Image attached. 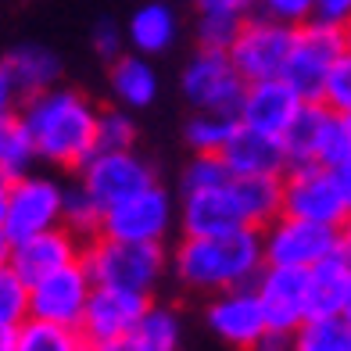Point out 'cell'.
I'll return each mask as SVG.
<instances>
[{
    "label": "cell",
    "instance_id": "cell-35",
    "mask_svg": "<svg viewBox=\"0 0 351 351\" xmlns=\"http://www.w3.org/2000/svg\"><path fill=\"white\" fill-rule=\"evenodd\" d=\"M323 104L337 115L351 119V47L341 54V61L333 65V72L326 75V86H323Z\"/></svg>",
    "mask_w": 351,
    "mask_h": 351
},
{
    "label": "cell",
    "instance_id": "cell-36",
    "mask_svg": "<svg viewBox=\"0 0 351 351\" xmlns=\"http://www.w3.org/2000/svg\"><path fill=\"white\" fill-rule=\"evenodd\" d=\"M90 47H93V54H97L104 65H111L115 58L125 54V29H119V22H111V19H101L97 25L90 29Z\"/></svg>",
    "mask_w": 351,
    "mask_h": 351
},
{
    "label": "cell",
    "instance_id": "cell-21",
    "mask_svg": "<svg viewBox=\"0 0 351 351\" xmlns=\"http://www.w3.org/2000/svg\"><path fill=\"white\" fill-rule=\"evenodd\" d=\"M180 40V14L162 0H151V4H140L130 22H125V43L130 51L143 54V58H158L176 47Z\"/></svg>",
    "mask_w": 351,
    "mask_h": 351
},
{
    "label": "cell",
    "instance_id": "cell-22",
    "mask_svg": "<svg viewBox=\"0 0 351 351\" xmlns=\"http://www.w3.org/2000/svg\"><path fill=\"white\" fill-rule=\"evenodd\" d=\"M4 65L14 79V86H19L22 101L33 97V93H43L61 83V75H65V61H61L51 47L43 43H19L11 47L4 54Z\"/></svg>",
    "mask_w": 351,
    "mask_h": 351
},
{
    "label": "cell",
    "instance_id": "cell-24",
    "mask_svg": "<svg viewBox=\"0 0 351 351\" xmlns=\"http://www.w3.org/2000/svg\"><path fill=\"white\" fill-rule=\"evenodd\" d=\"M348 273H351V265L344 262V254H333V258L308 269V319L341 315L344 291H348Z\"/></svg>",
    "mask_w": 351,
    "mask_h": 351
},
{
    "label": "cell",
    "instance_id": "cell-27",
    "mask_svg": "<svg viewBox=\"0 0 351 351\" xmlns=\"http://www.w3.org/2000/svg\"><path fill=\"white\" fill-rule=\"evenodd\" d=\"M14 351H90V337L79 326H54L29 319L19 326Z\"/></svg>",
    "mask_w": 351,
    "mask_h": 351
},
{
    "label": "cell",
    "instance_id": "cell-46",
    "mask_svg": "<svg viewBox=\"0 0 351 351\" xmlns=\"http://www.w3.org/2000/svg\"><path fill=\"white\" fill-rule=\"evenodd\" d=\"M8 258H11V241L4 237V230H0V265H8Z\"/></svg>",
    "mask_w": 351,
    "mask_h": 351
},
{
    "label": "cell",
    "instance_id": "cell-26",
    "mask_svg": "<svg viewBox=\"0 0 351 351\" xmlns=\"http://www.w3.org/2000/svg\"><path fill=\"white\" fill-rule=\"evenodd\" d=\"M33 169H36V151H33V140H29L19 111L4 115L0 119V180L11 183Z\"/></svg>",
    "mask_w": 351,
    "mask_h": 351
},
{
    "label": "cell",
    "instance_id": "cell-43",
    "mask_svg": "<svg viewBox=\"0 0 351 351\" xmlns=\"http://www.w3.org/2000/svg\"><path fill=\"white\" fill-rule=\"evenodd\" d=\"M341 254H344V262L351 265V219L341 226Z\"/></svg>",
    "mask_w": 351,
    "mask_h": 351
},
{
    "label": "cell",
    "instance_id": "cell-14",
    "mask_svg": "<svg viewBox=\"0 0 351 351\" xmlns=\"http://www.w3.org/2000/svg\"><path fill=\"white\" fill-rule=\"evenodd\" d=\"M204 326L233 351H251L254 341L269 330V319L262 308V298L254 287H237V291L215 294L204 305Z\"/></svg>",
    "mask_w": 351,
    "mask_h": 351
},
{
    "label": "cell",
    "instance_id": "cell-13",
    "mask_svg": "<svg viewBox=\"0 0 351 351\" xmlns=\"http://www.w3.org/2000/svg\"><path fill=\"white\" fill-rule=\"evenodd\" d=\"M90 294H93V280L86 265L83 262L65 265L29 287V319L54 323V326H83Z\"/></svg>",
    "mask_w": 351,
    "mask_h": 351
},
{
    "label": "cell",
    "instance_id": "cell-16",
    "mask_svg": "<svg viewBox=\"0 0 351 351\" xmlns=\"http://www.w3.org/2000/svg\"><path fill=\"white\" fill-rule=\"evenodd\" d=\"M254 291L262 298L269 330L294 333L308 319V269H283L265 265L254 280Z\"/></svg>",
    "mask_w": 351,
    "mask_h": 351
},
{
    "label": "cell",
    "instance_id": "cell-40",
    "mask_svg": "<svg viewBox=\"0 0 351 351\" xmlns=\"http://www.w3.org/2000/svg\"><path fill=\"white\" fill-rule=\"evenodd\" d=\"M19 108H22V93H19V86H14V79H11V72L4 65V58H0V119L14 115Z\"/></svg>",
    "mask_w": 351,
    "mask_h": 351
},
{
    "label": "cell",
    "instance_id": "cell-1",
    "mask_svg": "<svg viewBox=\"0 0 351 351\" xmlns=\"http://www.w3.org/2000/svg\"><path fill=\"white\" fill-rule=\"evenodd\" d=\"M19 119L33 140L36 162L47 169L79 172L97 154V119L101 108L83 90L58 83L43 93L25 97Z\"/></svg>",
    "mask_w": 351,
    "mask_h": 351
},
{
    "label": "cell",
    "instance_id": "cell-25",
    "mask_svg": "<svg viewBox=\"0 0 351 351\" xmlns=\"http://www.w3.org/2000/svg\"><path fill=\"white\" fill-rule=\"evenodd\" d=\"M237 130L241 119L233 111H194L183 125V140L194 154H222Z\"/></svg>",
    "mask_w": 351,
    "mask_h": 351
},
{
    "label": "cell",
    "instance_id": "cell-6",
    "mask_svg": "<svg viewBox=\"0 0 351 351\" xmlns=\"http://www.w3.org/2000/svg\"><path fill=\"white\" fill-rule=\"evenodd\" d=\"M244 90H247V79L237 72L230 51L197 47L180 72V93L194 111H233L237 115Z\"/></svg>",
    "mask_w": 351,
    "mask_h": 351
},
{
    "label": "cell",
    "instance_id": "cell-42",
    "mask_svg": "<svg viewBox=\"0 0 351 351\" xmlns=\"http://www.w3.org/2000/svg\"><path fill=\"white\" fill-rule=\"evenodd\" d=\"M90 351H140L133 337H111V341H90Z\"/></svg>",
    "mask_w": 351,
    "mask_h": 351
},
{
    "label": "cell",
    "instance_id": "cell-39",
    "mask_svg": "<svg viewBox=\"0 0 351 351\" xmlns=\"http://www.w3.org/2000/svg\"><path fill=\"white\" fill-rule=\"evenodd\" d=\"M315 22L333 29H351V0H315Z\"/></svg>",
    "mask_w": 351,
    "mask_h": 351
},
{
    "label": "cell",
    "instance_id": "cell-41",
    "mask_svg": "<svg viewBox=\"0 0 351 351\" xmlns=\"http://www.w3.org/2000/svg\"><path fill=\"white\" fill-rule=\"evenodd\" d=\"M251 351H294V333H283V330H265L258 341H254Z\"/></svg>",
    "mask_w": 351,
    "mask_h": 351
},
{
    "label": "cell",
    "instance_id": "cell-38",
    "mask_svg": "<svg viewBox=\"0 0 351 351\" xmlns=\"http://www.w3.org/2000/svg\"><path fill=\"white\" fill-rule=\"evenodd\" d=\"M197 19H230V22H247L258 14V0H190Z\"/></svg>",
    "mask_w": 351,
    "mask_h": 351
},
{
    "label": "cell",
    "instance_id": "cell-2",
    "mask_svg": "<svg viewBox=\"0 0 351 351\" xmlns=\"http://www.w3.org/2000/svg\"><path fill=\"white\" fill-rule=\"evenodd\" d=\"M265 269L262 230H230L208 237H180L169 251V276L190 294H226L237 287H254Z\"/></svg>",
    "mask_w": 351,
    "mask_h": 351
},
{
    "label": "cell",
    "instance_id": "cell-23",
    "mask_svg": "<svg viewBox=\"0 0 351 351\" xmlns=\"http://www.w3.org/2000/svg\"><path fill=\"white\" fill-rule=\"evenodd\" d=\"M140 351H180L183 348V315L169 301L151 298V305L143 308L136 330L130 333Z\"/></svg>",
    "mask_w": 351,
    "mask_h": 351
},
{
    "label": "cell",
    "instance_id": "cell-34",
    "mask_svg": "<svg viewBox=\"0 0 351 351\" xmlns=\"http://www.w3.org/2000/svg\"><path fill=\"white\" fill-rule=\"evenodd\" d=\"M230 165L222 162V154H190V162L183 165L180 176V190H197V186H212L230 180Z\"/></svg>",
    "mask_w": 351,
    "mask_h": 351
},
{
    "label": "cell",
    "instance_id": "cell-20",
    "mask_svg": "<svg viewBox=\"0 0 351 351\" xmlns=\"http://www.w3.org/2000/svg\"><path fill=\"white\" fill-rule=\"evenodd\" d=\"M108 93L119 108L140 111V108H151L158 101L162 79H158V69L151 65V58L125 51L122 58H115L108 65Z\"/></svg>",
    "mask_w": 351,
    "mask_h": 351
},
{
    "label": "cell",
    "instance_id": "cell-17",
    "mask_svg": "<svg viewBox=\"0 0 351 351\" xmlns=\"http://www.w3.org/2000/svg\"><path fill=\"white\" fill-rule=\"evenodd\" d=\"M301 108H305V97H301L283 75H276V79L247 83L244 101L237 108V119H241V125H251V130L283 136L291 130V122L298 119Z\"/></svg>",
    "mask_w": 351,
    "mask_h": 351
},
{
    "label": "cell",
    "instance_id": "cell-18",
    "mask_svg": "<svg viewBox=\"0 0 351 351\" xmlns=\"http://www.w3.org/2000/svg\"><path fill=\"white\" fill-rule=\"evenodd\" d=\"M147 305H151V298H143V294L115 291V287H93L86 315H83V326L79 330H83L90 341L130 337Z\"/></svg>",
    "mask_w": 351,
    "mask_h": 351
},
{
    "label": "cell",
    "instance_id": "cell-5",
    "mask_svg": "<svg viewBox=\"0 0 351 351\" xmlns=\"http://www.w3.org/2000/svg\"><path fill=\"white\" fill-rule=\"evenodd\" d=\"M65 186L54 172H25L8 183V212H4V237L25 241L43 230L61 226V208H65Z\"/></svg>",
    "mask_w": 351,
    "mask_h": 351
},
{
    "label": "cell",
    "instance_id": "cell-29",
    "mask_svg": "<svg viewBox=\"0 0 351 351\" xmlns=\"http://www.w3.org/2000/svg\"><path fill=\"white\" fill-rule=\"evenodd\" d=\"M312 162L326 165V169H337L341 176L351 180V119L348 115L326 111V122H323V133H319Z\"/></svg>",
    "mask_w": 351,
    "mask_h": 351
},
{
    "label": "cell",
    "instance_id": "cell-37",
    "mask_svg": "<svg viewBox=\"0 0 351 351\" xmlns=\"http://www.w3.org/2000/svg\"><path fill=\"white\" fill-rule=\"evenodd\" d=\"M258 14L298 29L315 19V0H258Z\"/></svg>",
    "mask_w": 351,
    "mask_h": 351
},
{
    "label": "cell",
    "instance_id": "cell-11",
    "mask_svg": "<svg viewBox=\"0 0 351 351\" xmlns=\"http://www.w3.org/2000/svg\"><path fill=\"white\" fill-rule=\"evenodd\" d=\"M75 180L90 190L101 208H111V204H119L125 197L140 194V190L154 186L158 169L136 147L133 151H97L75 172Z\"/></svg>",
    "mask_w": 351,
    "mask_h": 351
},
{
    "label": "cell",
    "instance_id": "cell-47",
    "mask_svg": "<svg viewBox=\"0 0 351 351\" xmlns=\"http://www.w3.org/2000/svg\"><path fill=\"white\" fill-rule=\"evenodd\" d=\"M341 315L351 323V273H348V291H344V305H341Z\"/></svg>",
    "mask_w": 351,
    "mask_h": 351
},
{
    "label": "cell",
    "instance_id": "cell-8",
    "mask_svg": "<svg viewBox=\"0 0 351 351\" xmlns=\"http://www.w3.org/2000/svg\"><path fill=\"white\" fill-rule=\"evenodd\" d=\"M230 230H254L244 201L241 176H230L222 183L180 190V233L183 237H208Z\"/></svg>",
    "mask_w": 351,
    "mask_h": 351
},
{
    "label": "cell",
    "instance_id": "cell-31",
    "mask_svg": "<svg viewBox=\"0 0 351 351\" xmlns=\"http://www.w3.org/2000/svg\"><path fill=\"white\" fill-rule=\"evenodd\" d=\"M101 222H104V208L97 201H93V194L72 180L65 186V208H61V226L72 230L75 237H83V241H93V237H101Z\"/></svg>",
    "mask_w": 351,
    "mask_h": 351
},
{
    "label": "cell",
    "instance_id": "cell-45",
    "mask_svg": "<svg viewBox=\"0 0 351 351\" xmlns=\"http://www.w3.org/2000/svg\"><path fill=\"white\" fill-rule=\"evenodd\" d=\"M4 212H8V180H0V230H4Z\"/></svg>",
    "mask_w": 351,
    "mask_h": 351
},
{
    "label": "cell",
    "instance_id": "cell-33",
    "mask_svg": "<svg viewBox=\"0 0 351 351\" xmlns=\"http://www.w3.org/2000/svg\"><path fill=\"white\" fill-rule=\"evenodd\" d=\"M29 323V283L11 265H0V326L19 330Z\"/></svg>",
    "mask_w": 351,
    "mask_h": 351
},
{
    "label": "cell",
    "instance_id": "cell-7",
    "mask_svg": "<svg viewBox=\"0 0 351 351\" xmlns=\"http://www.w3.org/2000/svg\"><path fill=\"white\" fill-rule=\"evenodd\" d=\"M348 33L344 29H333L323 22H305L294 29V47L291 58H287L283 79L291 83L305 101H323V86L326 75L333 72V65L341 61V54L348 51Z\"/></svg>",
    "mask_w": 351,
    "mask_h": 351
},
{
    "label": "cell",
    "instance_id": "cell-15",
    "mask_svg": "<svg viewBox=\"0 0 351 351\" xmlns=\"http://www.w3.org/2000/svg\"><path fill=\"white\" fill-rule=\"evenodd\" d=\"M83 251H86L83 237H75L65 226H54V230H43L36 237H25V241H14L8 265L33 287L36 280L58 273V269L83 262Z\"/></svg>",
    "mask_w": 351,
    "mask_h": 351
},
{
    "label": "cell",
    "instance_id": "cell-4",
    "mask_svg": "<svg viewBox=\"0 0 351 351\" xmlns=\"http://www.w3.org/2000/svg\"><path fill=\"white\" fill-rule=\"evenodd\" d=\"M283 215L344 226L351 219V180L319 162H301L283 172Z\"/></svg>",
    "mask_w": 351,
    "mask_h": 351
},
{
    "label": "cell",
    "instance_id": "cell-44",
    "mask_svg": "<svg viewBox=\"0 0 351 351\" xmlns=\"http://www.w3.org/2000/svg\"><path fill=\"white\" fill-rule=\"evenodd\" d=\"M14 341H19V330L0 326V351H14Z\"/></svg>",
    "mask_w": 351,
    "mask_h": 351
},
{
    "label": "cell",
    "instance_id": "cell-30",
    "mask_svg": "<svg viewBox=\"0 0 351 351\" xmlns=\"http://www.w3.org/2000/svg\"><path fill=\"white\" fill-rule=\"evenodd\" d=\"M326 111L330 108L323 101H305V108L298 111L291 130L283 133V143L291 151V165H301V162H312L315 158V143H319V133H323Z\"/></svg>",
    "mask_w": 351,
    "mask_h": 351
},
{
    "label": "cell",
    "instance_id": "cell-32",
    "mask_svg": "<svg viewBox=\"0 0 351 351\" xmlns=\"http://www.w3.org/2000/svg\"><path fill=\"white\" fill-rule=\"evenodd\" d=\"M136 147V122L133 111L119 104L101 108L97 119V151H133Z\"/></svg>",
    "mask_w": 351,
    "mask_h": 351
},
{
    "label": "cell",
    "instance_id": "cell-10",
    "mask_svg": "<svg viewBox=\"0 0 351 351\" xmlns=\"http://www.w3.org/2000/svg\"><path fill=\"white\" fill-rule=\"evenodd\" d=\"M180 222V208H176L172 194L154 183L140 194L125 197L119 204L104 208L101 237H115V241H133V244H165V237Z\"/></svg>",
    "mask_w": 351,
    "mask_h": 351
},
{
    "label": "cell",
    "instance_id": "cell-19",
    "mask_svg": "<svg viewBox=\"0 0 351 351\" xmlns=\"http://www.w3.org/2000/svg\"><path fill=\"white\" fill-rule=\"evenodd\" d=\"M222 162L230 165L233 176H283L291 169V151L283 136L241 125L222 151Z\"/></svg>",
    "mask_w": 351,
    "mask_h": 351
},
{
    "label": "cell",
    "instance_id": "cell-9",
    "mask_svg": "<svg viewBox=\"0 0 351 351\" xmlns=\"http://www.w3.org/2000/svg\"><path fill=\"white\" fill-rule=\"evenodd\" d=\"M262 247H265V265L312 269L333 258V254H341V230L294 215H276L262 230Z\"/></svg>",
    "mask_w": 351,
    "mask_h": 351
},
{
    "label": "cell",
    "instance_id": "cell-3",
    "mask_svg": "<svg viewBox=\"0 0 351 351\" xmlns=\"http://www.w3.org/2000/svg\"><path fill=\"white\" fill-rule=\"evenodd\" d=\"M83 265L93 287H115V291L154 298L169 276V251L165 244H133V241H115V237H93V241H86Z\"/></svg>",
    "mask_w": 351,
    "mask_h": 351
},
{
    "label": "cell",
    "instance_id": "cell-28",
    "mask_svg": "<svg viewBox=\"0 0 351 351\" xmlns=\"http://www.w3.org/2000/svg\"><path fill=\"white\" fill-rule=\"evenodd\" d=\"M294 351H351V323L344 315H315L294 330Z\"/></svg>",
    "mask_w": 351,
    "mask_h": 351
},
{
    "label": "cell",
    "instance_id": "cell-12",
    "mask_svg": "<svg viewBox=\"0 0 351 351\" xmlns=\"http://www.w3.org/2000/svg\"><path fill=\"white\" fill-rule=\"evenodd\" d=\"M291 47H294V25L254 14V19H247L241 25V33H237V40L230 47V58L247 83H258V79L283 75Z\"/></svg>",
    "mask_w": 351,
    "mask_h": 351
}]
</instances>
